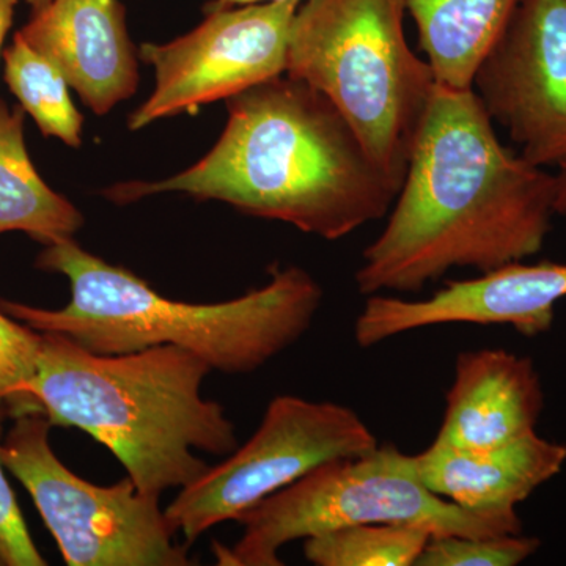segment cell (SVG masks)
<instances>
[{
  "instance_id": "cell-16",
  "label": "cell",
  "mask_w": 566,
  "mask_h": 566,
  "mask_svg": "<svg viewBox=\"0 0 566 566\" xmlns=\"http://www.w3.org/2000/svg\"><path fill=\"white\" fill-rule=\"evenodd\" d=\"M25 112L0 99V234L21 232L48 245L71 240L82 212L36 172L24 136Z\"/></svg>"
},
{
  "instance_id": "cell-17",
  "label": "cell",
  "mask_w": 566,
  "mask_h": 566,
  "mask_svg": "<svg viewBox=\"0 0 566 566\" xmlns=\"http://www.w3.org/2000/svg\"><path fill=\"white\" fill-rule=\"evenodd\" d=\"M3 81L41 134L57 137L69 147H81L84 115L74 106L61 70L18 32L3 51Z\"/></svg>"
},
{
  "instance_id": "cell-1",
  "label": "cell",
  "mask_w": 566,
  "mask_h": 566,
  "mask_svg": "<svg viewBox=\"0 0 566 566\" xmlns=\"http://www.w3.org/2000/svg\"><path fill=\"white\" fill-rule=\"evenodd\" d=\"M556 175L505 147L474 91L436 85L403 185L354 274L364 296L422 292L457 268L480 274L542 251Z\"/></svg>"
},
{
  "instance_id": "cell-7",
  "label": "cell",
  "mask_w": 566,
  "mask_h": 566,
  "mask_svg": "<svg viewBox=\"0 0 566 566\" xmlns=\"http://www.w3.org/2000/svg\"><path fill=\"white\" fill-rule=\"evenodd\" d=\"M51 428L41 412L17 417L0 457L31 494L66 565H193L161 497L142 493L129 476L107 486L81 479L52 450Z\"/></svg>"
},
{
  "instance_id": "cell-24",
  "label": "cell",
  "mask_w": 566,
  "mask_h": 566,
  "mask_svg": "<svg viewBox=\"0 0 566 566\" xmlns=\"http://www.w3.org/2000/svg\"><path fill=\"white\" fill-rule=\"evenodd\" d=\"M259 2H289V0H212L208 3L207 11L230 9V7L245 6V3H259ZM294 2H301V0H294Z\"/></svg>"
},
{
  "instance_id": "cell-23",
  "label": "cell",
  "mask_w": 566,
  "mask_h": 566,
  "mask_svg": "<svg viewBox=\"0 0 566 566\" xmlns=\"http://www.w3.org/2000/svg\"><path fill=\"white\" fill-rule=\"evenodd\" d=\"M556 182V212L558 216H566V161L562 163L560 166H558Z\"/></svg>"
},
{
  "instance_id": "cell-5",
  "label": "cell",
  "mask_w": 566,
  "mask_h": 566,
  "mask_svg": "<svg viewBox=\"0 0 566 566\" xmlns=\"http://www.w3.org/2000/svg\"><path fill=\"white\" fill-rule=\"evenodd\" d=\"M405 13L406 0H305L285 71L334 103L400 189L438 85L406 40Z\"/></svg>"
},
{
  "instance_id": "cell-2",
  "label": "cell",
  "mask_w": 566,
  "mask_h": 566,
  "mask_svg": "<svg viewBox=\"0 0 566 566\" xmlns=\"http://www.w3.org/2000/svg\"><path fill=\"white\" fill-rule=\"evenodd\" d=\"M227 109L221 139L199 163L169 180L120 182L104 196L126 205L188 193L327 241L389 214L400 188L345 115L307 82L273 77L227 99Z\"/></svg>"
},
{
  "instance_id": "cell-19",
  "label": "cell",
  "mask_w": 566,
  "mask_h": 566,
  "mask_svg": "<svg viewBox=\"0 0 566 566\" xmlns=\"http://www.w3.org/2000/svg\"><path fill=\"white\" fill-rule=\"evenodd\" d=\"M41 338L39 331L0 311V403L9 409L10 419L41 412L32 395Z\"/></svg>"
},
{
  "instance_id": "cell-20",
  "label": "cell",
  "mask_w": 566,
  "mask_h": 566,
  "mask_svg": "<svg viewBox=\"0 0 566 566\" xmlns=\"http://www.w3.org/2000/svg\"><path fill=\"white\" fill-rule=\"evenodd\" d=\"M542 546L535 536H431L416 566H516Z\"/></svg>"
},
{
  "instance_id": "cell-11",
  "label": "cell",
  "mask_w": 566,
  "mask_h": 566,
  "mask_svg": "<svg viewBox=\"0 0 566 566\" xmlns=\"http://www.w3.org/2000/svg\"><path fill=\"white\" fill-rule=\"evenodd\" d=\"M566 297V263L513 262L468 281L449 282L427 300L371 294L354 323L360 348L441 324H505L526 337L553 327Z\"/></svg>"
},
{
  "instance_id": "cell-18",
  "label": "cell",
  "mask_w": 566,
  "mask_h": 566,
  "mask_svg": "<svg viewBox=\"0 0 566 566\" xmlns=\"http://www.w3.org/2000/svg\"><path fill=\"white\" fill-rule=\"evenodd\" d=\"M431 532L408 524H365L304 539L315 566H416Z\"/></svg>"
},
{
  "instance_id": "cell-12",
  "label": "cell",
  "mask_w": 566,
  "mask_h": 566,
  "mask_svg": "<svg viewBox=\"0 0 566 566\" xmlns=\"http://www.w3.org/2000/svg\"><path fill=\"white\" fill-rule=\"evenodd\" d=\"M18 33L61 70L96 115L137 91L139 63L120 0H51Z\"/></svg>"
},
{
  "instance_id": "cell-8",
  "label": "cell",
  "mask_w": 566,
  "mask_h": 566,
  "mask_svg": "<svg viewBox=\"0 0 566 566\" xmlns=\"http://www.w3.org/2000/svg\"><path fill=\"white\" fill-rule=\"evenodd\" d=\"M378 446L374 431L348 406L279 395L245 444L178 491L167 505V520L189 545L318 465L364 455Z\"/></svg>"
},
{
  "instance_id": "cell-3",
  "label": "cell",
  "mask_w": 566,
  "mask_h": 566,
  "mask_svg": "<svg viewBox=\"0 0 566 566\" xmlns=\"http://www.w3.org/2000/svg\"><path fill=\"white\" fill-rule=\"evenodd\" d=\"M35 266L69 279L70 303L41 308L0 297V311L11 318L39 333L65 335L96 354L178 346L226 375L255 374L292 348L323 303L322 285L300 266L275 264L262 289L214 304L170 300L73 238L44 245Z\"/></svg>"
},
{
  "instance_id": "cell-4",
  "label": "cell",
  "mask_w": 566,
  "mask_h": 566,
  "mask_svg": "<svg viewBox=\"0 0 566 566\" xmlns=\"http://www.w3.org/2000/svg\"><path fill=\"white\" fill-rule=\"evenodd\" d=\"M32 395L52 427L77 428L120 461L142 493L192 485L208 471L196 452L227 457L238 447L226 408L203 397L212 368L163 345L96 354L62 334L41 333Z\"/></svg>"
},
{
  "instance_id": "cell-15",
  "label": "cell",
  "mask_w": 566,
  "mask_h": 566,
  "mask_svg": "<svg viewBox=\"0 0 566 566\" xmlns=\"http://www.w3.org/2000/svg\"><path fill=\"white\" fill-rule=\"evenodd\" d=\"M517 0H406L420 50L436 82L471 91L476 66L509 21Z\"/></svg>"
},
{
  "instance_id": "cell-10",
  "label": "cell",
  "mask_w": 566,
  "mask_h": 566,
  "mask_svg": "<svg viewBox=\"0 0 566 566\" xmlns=\"http://www.w3.org/2000/svg\"><path fill=\"white\" fill-rule=\"evenodd\" d=\"M472 91L528 163L566 161V0H517Z\"/></svg>"
},
{
  "instance_id": "cell-14",
  "label": "cell",
  "mask_w": 566,
  "mask_h": 566,
  "mask_svg": "<svg viewBox=\"0 0 566 566\" xmlns=\"http://www.w3.org/2000/svg\"><path fill=\"white\" fill-rule=\"evenodd\" d=\"M420 482L431 493L476 513L516 512L566 464V444L536 431L491 450L472 452L433 444L409 455Z\"/></svg>"
},
{
  "instance_id": "cell-21",
  "label": "cell",
  "mask_w": 566,
  "mask_h": 566,
  "mask_svg": "<svg viewBox=\"0 0 566 566\" xmlns=\"http://www.w3.org/2000/svg\"><path fill=\"white\" fill-rule=\"evenodd\" d=\"M7 419H10L9 409L0 403V444L3 422ZM6 471V464L0 457V566L48 565L32 539Z\"/></svg>"
},
{
  "instance_id": "cell-9",
  "label": "cell",
  "mask_w": 566,
  "mask_h": 566,
  "mask_svg": "<svg viewBox=\"0 0 566 566\" xmlns=\"http://www.w3.org/2000/svg\"><path fill=\"white\" fill-rule=\"evenodd\" d=\"M301 2H259L207 11L202 24L166 44L144 43L156 71L150 98L128 118L132 132L161 118L197 114L286 71L290 31Z\"/></svg>"
},
{
  "instance_id": "cell-22",
  "label": "cell",
  "mask_w": 566,
  "mask_h": 566,
  "mask_svg": "<svg viewBox=\"0 0 566 566\" xmlns=\"http://www.w3.org/2000/svg\"><path fill=\"white\" fill-rule=\"evenodd\" d=\"M17 6L18 0H0V57H2L3 41H6L11 25H13Z\"/></svg>"
},
{
  "instance_id": "cell-13",
  "label": "cell",
  "mask_w": 566,
  "mask_h": 566,
  "mask_svg": "<svg viewBox=\"0 0 566 566\" xmlns=\"http://www.w3.org/2000/svg\"><path fill=\"white\" fill-rule=\"evenodd\" d=\"M446 401L434 442L482 452L534 433L545 392L531 357L485 348L457 357Z\"/></svg>"
},
{
  "instance_id": "cell-25",
  "label": "cell",
  "mask_w": 566,
  "mask_h": 566,
  "mask_svg": "<svg viewBox=\"0 0 566 566\" xmlns=\"http://www.w3.org/2000/svg\"><path fill=\"white\" fill-rule=\"evenodd\" d=\"M29 3V7L32 9L33 13H39V11L43 10L44 7L50 6L51 0H25Z\"/></svg>"
},
{
  "instance_id": "cell-6",
  "label": "cell",
  "mask_w": 566,
  "mask_h": 566,
  "mask_svg": "<svg viewBox=\"0 0 566 566\" xmlns=\"http://www.w3.org/2000/svg\"><path fill=\"white\" fill-rule=\"evenodd\" d=\"M243 535L212 545L221 566H281L296 539L365 524H408L433 536L521 534L516 512L476 513L446 501L420 482L409 455L392 444L329 461L237 517Z\"/></svg>"
}]
</instances>
